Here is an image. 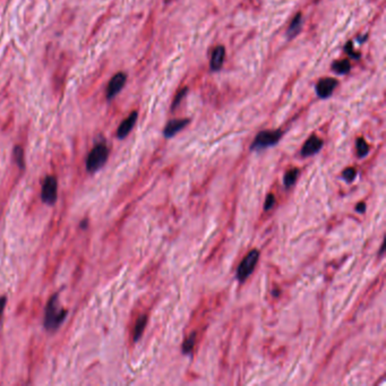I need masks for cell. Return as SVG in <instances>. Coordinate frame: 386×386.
<instances>
[{
    "label": "cell",
    "mask_w": 386,
    "mask_h": 386,
    "mask_svg": "<svg viewBox=\"0 0 386 386\" xmlns=\"http://www.w3.org/2000/svg\"><path fill=\"white\" fill-rule=\"evenodd\" d=\"M195 337H196V333L194 332V333H192V334H190L188 339H186V341L184 342V345H183L184 354H190V352H192L193 348L195 346V341H196L195 340Z\"/></svg>",
    "instance_id": "e0dca14e"
},
{
    "label": "cell",
    "mask_w": 386,
    "mask_h": 386,
    "mask_svg": "<svg viewBox=\"0 0 386 386\" xmlns=\"http://www.w3.org/2000/svg\"><path fill=\"white\" fill-rule=\"evenodd\" d=\"M189 119H174V120H170L163 131V134L166 138H171L174 137L177 133L180 131H183L184 128L188 125Z\"/></svg>",
    "instance_id": "30bf717a"
},
{
    "label": "cell",
    "mask_w": 386,
    "mask_h": 386,
    "mask_svg": "<svg viewBox=\"0 0 386 386\" xmlns=\"http://www.w3.org/2000/svg\"><path fill=\"white\" fill-rule=\"evenodd\" d=\"M274 203H275V198H274L273 195H268V197H266V201H265V204H264V209H265V211H269V209L272 208Z\"/></svg>",
    "instance_id": "44dd1931"
},
{
    "label": "cell",
    "mask_w": 386,
    "mask_h": 386,
    "mask_svg": "<svg viewBox=\"0 0 386 386\" xmlns=\"http://www.w3.org/2000/svg\"><path fill=\"white\" fill-rule=\"evenodd\" d=\"M225 55L226 49L225 47L218 46L216 49L213 50L212 58H211V69L213 71H218L222 68L223 61H225Z\"/></svg>",
    "instance_id": "8fae6325"
},
{
    "label": "cell",
    "mask_w": 386,
    "mask_h": 386,
    "mask_svg": "<svg viewBox=\"0 0 386 386\" xmlns=\"http://www.w3.org/2000/svg\"><path fill=\"white\" fill-rule=\"evenodd\" d=\"M346 51L348 52V55H350V56H352V57H354V58H359V55L358 54H355V52H354V50H352V47H351V44H348L347 45V47H346Z\"/></svg>",
    "instance_id": "7402d4cb"
},
{
    "label": "cell",
    "mask_w": 386,
    "mask_h": 386,
    "mask_svg": "<svg viewBox=\"0 0 386 386\" xmlns=\"http://www.w3.org/2000/svg\"><path fill=\"white\" fill-rule=\"evenodd\" d=\"M356 209L360 213H364L366 211V205L364 203H360V204H358V206H357Z\"/></svg>",
    "instance_id": "cb8c5ba5"
},
{
    "label": "cell",
    "mask_w": 386,
    "mask_h": 386,
    "mask_svg": "<svg viewBox=\"0 0 386 386\" xmlns=\"http://www.w3.org/2000/svg\"><path fill=\"white\" fill-rule=\"evenodd\" d=\"M259 259H260V252L256 249L251 250L249 254L245 257L237 271L238 280L245 281L247 278H248V276L252 273V271H254L257 262H259Z\"/></svg>",
    "instance_id": "277c9868"
},
{
    "label": "cell",
    "mask_w": 386,
    "mask_h": 386,
    "mask_svg": "<svg viewBox=\"0 0 386 386\" xmlns=\"http://www.w3.org/2000/svg\"><path fill=\"white\" fill-rule=\"evenodd\" d=\"M137 117H138V113L136 111H134V112H132L130 116H128L125 120L120 123V126L118 127V131H117V137L118 138L123 140V138L130 134L133 128H134L136 121H137Z\"/></svg>",
    "instance_id": "ba28073f"
},
{
    "label": "cell",
    "mask_w": 386,
    "mask_h": 386,
    "mask_svg": "<svg viewBox=\"0 0 386 386\" xmlns=\"http://www.w3.org/2000/svg\"><path fill=\"white\" fill-rule=\"evenodd\" d=\"M57 193H58V184L55 177H47L44 186H42L41 197L48 205H54L57 201Z\"/></svg>",
    "instance_id": "5b68a950"
},
{
    "label": "cell",
    "mask_w": 386,
    "mask_h": 386,
    "mask_svg": "<svg viewBox=\"0 0 386 386\" xmlns=\"http://www.w3.org/2000/svg\"><path fill=\"white\" fill-rule=\"evenodd\" d=\"M6 302H7V298L6 297L0 298V318H2V316H3V313L5 311V307H6Z\"/></svg>",
    "instance_id": "603a6c76"
},
{
    "label": "cell",
    "mask_w": 386,
    "mask_h": 386,
    "mask_svg": "<svg viewBox=\"0 0 386 386\" xmlns=\"http://www.w3.org/2000/svg\"><path fill=\"white\" fill-rule=\"evenodd\" d=\"M14 159H15L17 165L21 169H24V152L21 146H16L14 149Z\"/></svg>",
    "instance_id": "ac0fdd59"
},
{
    "label": "cell",
    "mask_w": 386,
    "mask_h": 386,
    "mask_svg": "<svg viewBox=\"0 0 386 386\" xmlns=\"http://www.w3.org/2000/svg\"><path fill=\"white\" fill-rule=\"evenodd\" d=\"M109 156V150L106 144L95 145L90 152L87 160V169L89 173H95L106 164Z\"/></svg>",
    "instance_id": "7a4b0ae2"
},
{
    "label": "cell",
    "mask_w": 386,
    "mask_h": 386,
    "mask_svg": "<svg viewBox=\"0 0 386 386\" xmlns=\"http://www.w3.org/2000/svg\"><path fill=\"white\" fill-rule=\"evenodd\" d=\"M356 145H357V154H358L359 158H365L369 152V146L366 143V141L364 140V138H358Z\"/></svg>",
    "instance_id": "9a60e30c"
},
{
    "label": "cell",
    "mask_w": 386,
    "mask_h": 386,
    "mask_svg": "<svg viewBox=\"0 0 386 386\" xmlns=\"http://www.w3.org/2000/svg\"><path fill=\"white\" fill-rule=\"evenodd\" d=\"M282 137V132L281 131H263L257 134L254 142L250 146L252 151H261L268 147L278 144L280 138Z\"/></svg>",
    "instance_id": "3957f363"
},
{
    "label": "cell",
    "mask_w": 386,
    "mask_h": 386,
    "mask_svg": "<svg viewBox=\"0 0 386 386\" xmlns=\"http://www.w3.org/2000/svg\"><path fill=\"white\" fill-rule=\"evenodd\" d=\"M339 82L335 78L325 77L318 80L316 85V93L321 99H327L334 92V90L337 88Z\"/></svg>",
    "instance_id": "52a82bcc"
},
{
    "label": "cell",
    "mask_w": 386,
    "mask_h": 386,
    "mask_svg": "<svg viewBox=\"0 0 386 386\" xmlns=\"http://www.w3.org/2000/svg\"><path fill=\"white\" fill-rule=\"evenodd\" d=\"M302 26H303V15L302 14H297L294 16L293 21L290 24V26L288 28L287 35L289 39H293L295 35H298V33L302 31Z\"/></svg>",
    "instance_id": "7c38bea8"
},
{
    "label": "cell",
    "mask_w": 386,
    "mask_h": 386,
    "mask_svg": "<svg viewBox=\"0 0 386 386\" xmlns=\"http://www.w3.org/2000/svg\"><path fill=\"white\" fill-rule=\"evenodd\" d=\"M126 82H127V75L125 73H122V71L113 75L107 87V92H106L107 99L111 100L114 97H117V95L121 92L123 87H125Z\"/></svg>",
    "instance_id": "8992f818"
},
{
    "label": "cell",
    "mask_w": 386,
    "mask_h": 386,
    "mask_svg": "<svg viewBox=\"0 0 386 386\" xmlns=\"http://www.w3.org/2000/svg\"><path fill=\"white\" fill-rule=\"evenodd\" d=\"M323 146V141L321 138L313 135L307 140V142L305 143L303 149H302V155L303 156H311L316 154L319 150L322 149Z\"/></svg>",
    "instance_id": "9c48e42d"
},
{
    "label": "cell",
    "mask_w": 386,
    "mask_h": 386,
    "mask_svg": "<svg viewBox=\"0 0 386 386\" xmlns=\"http://www.w3.org/2000/svg\"><path fill=\"white\" fill-rule=\"evenodd\" d=\"M299 175V170L298 169H292L288 171L287 174H285L284 176V186L287 188L291 187V186L295 183V180H297V177Z\"/></svg>",
    "instance_id": "2e32d148"
},
{
    "label": "cell",
    "mask_w": 386,
    "mask_h": 386,
    "mask_svg": "<svg viewBox=\"0 0 386 386\" xmlns=\"http://www.w3.org/2000/svg\"><path fill=\"white\" fill-rule=\"evenodd\" d=\"M332 69L336 74L346 75L350 71L351 66H350V63L348 60H340V61H335V63H333Z\"/></svg>",
    "instance_id": "4fadbf2b"
},
{
    "label": "cell",
    "mask_w": 386,
    "mask_h": 386,
    "mask_svg": "<svg viewBox=\"0 0 386 386\" xmlns=\"http://www.w3.org/2000/svg\"><path fill=\"white\" fill-rule=\"evenodd\" d=\"M146 322H147V317L146 316H141L137 319L136 325L134 328V341L137 342L141 339V336L143 335V332L145 330L146 326Z\"/></svg>",
    "instance_id": "5bb4252c"
},
{
    "label": "cell",
    "mask_w": 386,
    "mask_h": 386,
    "mask_svg": "<svg viewBox=\"0 0 386 386\" xmlns=\"http://www.w3.org/2000/svg\"><path fill=\"white\" fill-rule=\"evenodd\" d=\"M356 175L357 174H356V170L355 169L348 168V169H346L345 171H343L342 177L345 178L348 183H350V182H352V180L356 178Z\"/></svg>",
    "instance_id": "d6986e66"
},
{
    "label": "cell",
    "mask_w": 386,
    "mask_h": 386,
    "mask_svg": "<svg viewBox=\"0 0 386 386\" xmlns=\"http://www.w3.org/2000/svg\"><path fill=\"white\" fill-rule=\"evenodd\" d=\"M187 91H188L187 89H183L182 91H179L178 94L176 95V98H175V100H174V103H173V109H175L176 107L178 106V104L180 103V101H182V99L185 97L186 93H187Z\"/></svg>",
    "instance_id": "ffe728a7"
},
{
    "label": "cell",
    "mask_w": 386,
    "mask_h": 386,
    "mask_svg": "<svg viewBox=\"0 0 386 386\" xmlns=\"http://www.w3.org/2000/svg\"><path fill=\"white\" fill-rule=\"evenodd\" d=\"M67 315V312L60 307L58 295L55 294L46 307L45 312V327L48 331H55L63 324L64 319Z\"/></svg>",
    "instance_id": "6da1fadb"
}]
</instances>
